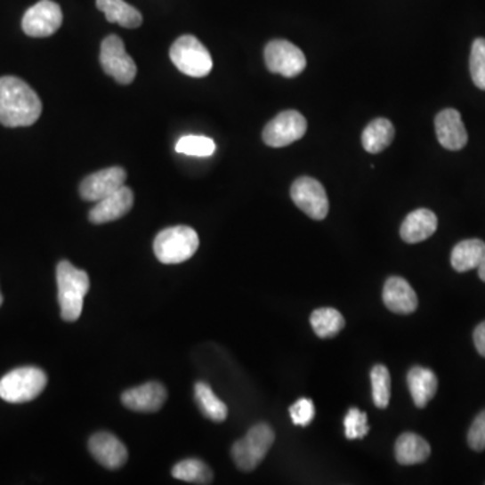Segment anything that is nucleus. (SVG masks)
Listing matches in <instances>:
<instances>
[{"instance_id":"f257e3e1","label":"nucleus","mask_w":485,"mask_h":485,"mask_svg":"<svg viewBox=\"0 0 485 485\" xmlns=\"http://www.w3.org/2000/svg\"><path fill=\"white\" fill-rule=\"evenodd\" d=\"M41 114V99L28 84L12 76L0 77V125L28 127Z\"/></svg>"},{"instance_id":"f03ea898","label":"nucleus","mask_w":485,"mask_h":485,"mask_svg":"<svg viewBox=\"0 0 485 485\" xmlns=\"http://www.w3.org/2000/svg\"><path fill=\"white\" fill-rule=\"evenodd\" d=\"M57 286L62 319L77 321L83 313L84 298L89 290L88 274L70 262L61 261L57 266Z\"/></svg>"},{"instance_id":"7ed1b4c3","label":"nucleus","mask_w":485,"mask_h":485,"mask_svg":"<svg viewBox=\"0 0 485 485\" xmlns=\"http://www.w3.org/2000/svg\"><path fill=\"white\" fill-rule=\"evenodd\" d=\"M200 246V238L193 228L186 225L166 228L154 240V254L164 264H178L189 261Z\"/></svg>"},{"instance_id":"20e7f679","label":"nucleus","mask_w":485,"mask_h":485,"mask_svg":"<svg viewBox=\"0 0 485 485\" xmlns=\"http://www.w3.org/2000/svg\"><path fill=\"white\" fill-rule=\"evenodd\" d=\"M47 384V376L36 367L12 369L0 379V398L9 403H26L36 400Z\"/></svg>"},{"instance_id":"39448f33","label":"nucleus","mask_w":485,"mask_h":485,"mask_svg":"<svg viewBox=\"0 0 485 485\" xmlns=\"http://www.w3.org/2000/svg\"><path fill=\"white\" fill-rule=\"evenodd\" d=\"M275 441V432L267 424H258L248 430L232 447L233 463L240 471L253 472L264 460Z\"/></svg>"},{"instance_id":"423d86ee","label":"nucleus","mask_w":485,"mask_h":485,"mask_svg":"<svg viewBox=\"0 0 485 485\" xmlns=\"http://www.w3.org/2000/svg\"><path fill=\"white\" fill-rule=\"evenodd\" d=\"M170 60L178 70L190 77H206L214 68L208 49L194 36H182L170 47Z\"/></svg>"},{"instance_id":"0eeeda50","label":"nucleus","mask_w":485,"mask_h":485,"mask_svg":"<svg viewBox=\"0 0 485 485\" xmlns=\"http://www.w3.org/2000/svg\"><path fill=\"white\" fill-rule=\"evenodd\" d=\"M267 69L275 75L293 78L305 70L306 59L300 47L285 39H274L264 49Z\"/></svg>"},{"instance_id":"6e6552de","label":"nucleus","mask_w":485,"mask_h":485,"mask_svg":"<svg viewBox=\"0 0 485 485\" xmlns=\"http://www.w3.org/2000/svg\"><path fill=\"white\" fill-rule=\"evenodd\" d=\"M101 64L106 75L123 85H128L135 78V61L125 52V44L117 36H109L101 42Z\"/></svg>"},{"instance_id":"1a4fd4ad","label":"nucleus","mask_w":485,"mask_h":485,"mask_svg":"<svg viewBox=\"0 0 485 485\" xmlns=\"http://www.w3.org/2000/svg\"><path fill=\"white\" fill-rule=\"evenodd\" d=\"M308 130L305 117L295 109L280 112L263 130V141L270 148H286L300 141Z\"/></svg>"},{"instance_id":"9d476101","label":"nucleus","mask_w":485,"mask_h":485,"mask_svg":"<svg viewBox=\"0 0 485 485\" xmlns=\"http://www.w3.org/2000/svg\"><path fill=\"white\" fill-rule=\"evenodd\" d=\"M291 200L311 219L324 220L329 212V200L321 182L311 177H300L290 189Z\"/></svg>"},{"instance_id":"9b49d317","label":"nucleus","mask_w":485,"mask_h":485,"mask_svg":"<svg viewBox=\"0 0 485 485\" xmlns=\"http://www.w3.org/2000/svg\"><path fill=\"white\" fill-rule=\"evenodd\" d=\"M62 20L61 7L56 2L39 0L23 15L22 28L26 36L44 38L53 36L61 28Z\"/></svg>"},{"instance_id":"f8f14e48","label":"nucleus","mask_w":485,"mask_h":485,"mask_svg":"<svg viewBox=\"0 0 485 485\" xmlns=\"http://www.w3.org/2000/svg\"><path fill=\"white\" fill-rule=\"evenodd\" d=\"M125 178H127L125 170L117 166L93 173L81 182V198L92 203L103 200L107 196L125 186Z\"/></svg>"},{"instance_id":"ddd939ff","label":"nucleus","mask_w":485,"mask_h":485,"mask_svg":"<svg viewBox=\"0 0 485 485\" xmlns=\"http://www.w3.org/2000/svg\"><path fill=\"white\" fill-rule=\"evenodd\" d=\"M88 448L97 463L112 471L122 468L128 458L127 448L111 432H101L92 435Z\"/></svg>"},{"instance_id":"4468645a","label":"nucleus","mask_w":485,"mask_h":485,"mask_svg":"<svg viewBox=\"0 0 485 485\" xmlns=\"http://www.w3.org/2000/svg\"><path fill=\"white\" fill-rule=\"evenodd\" d=\"M166 388L158 382H149L123 392L122 403L139 413H156L166 402Z\"/></svg>"},{"instance_id":"2eb2a0df","label":"nucleus","mask_w":485,"mask_h":485,"mask_svg":"<svg viewBox=\"0 0 485 485\" xmlns=\"http://www.w3.org/2000/svg\"><path fill=\"white\" fill-rule=\"evenodd\" d=\"M133 206V193L127 186H122L103 200L97 201L89 212V222L106 224L125 216Z\"/></svg>"},{"instance_id":"dca6fc26","label":"nucleus","mask_w":485,"mask_h":485,"mask_svg":"<svg viewBox=\"0 0 485 485\" xmlns=\"http://www.w3.org/2000/svg\"><path fill=\"white\" fill-rule=\"evenodd\" d=\"M435 133L442 148L458 151L465 148L468 133L461 119L460 112L455 109H444L435 117Z\"/></svg>"},{"instance_id":"f3484780","label":"nucleus","mask_w":485,"mask_h":485,"mask_svg":"<svg viewBox=\"0 0 485 485\" xmlns=\"http://www.w3.org/2000/svg\"><path fill=\"white\" fill-rule=\"evenodd\" d=\"M383 303L388 311L397 314H411L418 308L416 291L405 278L400 277H392L385 280Z\"/></svg>"},{"instance_id":"a211bd4d","label":"nucleus","mask_w":485,"mask_h":485,"mask_svg":"<svg viewBox=\"0 0 485 485\" xmlns=\"http://www.w3.org/2000/svg\"><path fill=\"white\" fill-rule=\"evenodd\" d=\"M437 227H439V219L434 212L424 208L416 209L403 220L400 238L408 245H416L434 235Z\"/></svg>"},{"instance_id":"6ab92c4d","label":"nucleus","mask_w":485,"mask_h":485,"mask_svg":"<svg viewBox=\"0 0 485 485\" xmlns=\"http://www.w3.org/2000/svg\"><path fill=\"white\" fill-rule=\"evenodd\" d=\"M408 385L416 408H424L437 394L439 379L432 369L413 367L408 374Z\"/></svg>"},{"instance_id":"aec40b11","label":"nucleus","mask_w":485,"mask_h":485,"mask_svg":"<svg viewBox=\"0 0 485 485\" xmlns=\"http://www.w3.org/2000/svg\"><path fill=\"white\" fill-rule=\"evenodd\" d=\"M432 453L429 442L414 432H405L395 442V458L400 465L424 463Z\"/></svg>"},{"instance_id":"412c9836","label":"nucleus","mask_w":485,"mask_h":485,"mask_svg":"<svg viewBox=\"0 0 485 485\" xmlns=\"http://www.w3.org/2000/svg\"><path fill=\"white\" fill-rule=\"evenodd\" d=\"M97 9L103 12L109 22L125 28H136L143 22L141 12L125 0H96Z\"/></svg>"},{"instance_id":"4be33fe9","label":"nucleus","mask_w":485,"mask_h":485,"mask_svg":"<svg viewBox=\"0 0 485 485\" xmlns=\"http://www.w3.org/2000/svg\"><path fill=\"white\" fill-rule=\"evenodd\" d=\"M395 127L388 119L372 120L361 135L364 150L369 154H379L394 141Z\"/></svg>"},{"instance_id":"5701e85b","label":"nucleus","mask_w":485,"mask_h":485,"mask_svg":"<svg viewBox=\"0 0 485 485\" xmlns=\"http://www.w3.org/2000/svg\"><path fill=\"white\" fill-rule=\"evenodd\" d=\"M485 253V243L480 238L463 240L453 248L450 262L457 272H466L477 269Z\"/></svg>"},{"instance_id":"b1692460","label":"nucleus","mask_w":485,"mask_h":485,"mask_svg":"<svg viewBox=\"0 0 485 485\" xmlns=\"http://www.w3.org/2000/svg\"><path fill=\"white\" fill-rule=\"evenodd\" d=\"M194 398H196V402H198L201 413L206 418L214 422H222L227 419V405L217 398L208 383H196V385H194Z\"/></svg>"},{"instance_id":"393cba45","label":"nucleus","mask_w":485,"mask_h":485,"mask_svg":"<svg viewBox=\"0 0 485 485\" xmlns=\"http://www.w3.org/2000/svg\"><path fill=\"white\" fill-rule=\"evenodd\" d=\"M311 324L319 338H332L342 332L345 327V319L335 309L319 308L311 313Z\"/></svg>"},{"instance_id":"a878e982","label":"nucleus","mask_w":485,"mask_h":485,"mask_svg":"<svg viewBox=\"0 0 485 485\" xmlns=\"http://www.w3.org/2000/svg\"><path fill=\"white\" fill-rule=\"evenodd\" d=\"M175 479L193 484H211L214 473L204 461L198 458H186L175 464L172 471Z\"/></svg>"},{"instance_id":"bb28decb","label":"nucleus","mask_w":485,"mask_h":485,"mask_svg":"<svg viewBox=\"0 0 485 485\" xmlns=\"http://www.w3.org/2000/svg\"><path fill=\"white\" fill-rule=\"evenodd\" d=\"M372 400L377 408H385L392 400V376L387 367L377 364L371 371Z\"/></svg>"},{"instance_id":"cd10ccee","label":"nucleus","mask_w":485,"mask_h":485,"mask_svg":"<svg viewBox=\"0 0 485 485\" xmlns=\"http://www.w3.org/2000/svg\"><path fill=\"white\" fill-rule=\"evenodd\" d=\"M175 151L190 157H211L216 151V143L208 136H182L175 144Z\"/></svg>"},{"instance_id":"c85d7f7f","label":"nucleus","mask_w":485,"mask_h":485,"mask_svg":"<svg viewBox=\"0 0 485 485\" xmlns=\"http://www.w3.org/2000/svg\"><path fill=\"white\" fill-rule=\"evenodd\" d=\"M469 69L474 85L485 91V38L474 39L469 59Z\"/></svg>"},{"instance_id":"c756f323","label":"nucleus","mask_w":485,"mask_h":485,"mask_svg":"<svg viewBox=\"0 0 485 485\" xmlns=\"http://www.w3.org/2000/svg\"><path fill=\"white\" fill-rule=\"evenodd\" d=\"M345 437L348 440L363 439L368 434L369 426L367 424V414L359 408H352L344 418Z\"/></svg>"},{"instance_id":"7c9ffc66","label":"nucleus","mask_w":485,"mask_h":485,"mask_svg":"<svg viewBox=\"0 0 485 485\" xmlns=\"http://www.w3.org/2000/svg\"><path fill=\"white\" fill-rule=\"evenodd\" d=\"M288 413H290L293 424H297V426L306 427L313 422L316 408H314L313 400H308V398H301L295 405L290 406Z\"/></svg>"},{"instance_id":"2f4dec72","label":"nucleus","mask_w":485,"mask_h":485,"mask_svg":"<svg viewBox=\"0 0 485 485\" xmlns=\"http://www.w3.org/2000/svg\"><path fill=\"white\" fill-rule=\"evenodd\" d=\"M468 444L474 452L485 450V410L472 422L468 432Z\"/></svg>"},{"instance_id":"473e14b6","label":"nucleus","mask_w":485,"mask_h":485,"mask_svg":"<svg viewBox=\"0 0 485 485\" xmlns=\"http://www.w3.org/2000/svg\"><path fill=\"white\" fill-rule=\"evenodd\" d=\"M474 347H476L477 352L485 358V321L477 325L473 333Z\"/></svg>"},{"instance_id":"72a5a7b5","label":"nucleus","mask_w":485,"mask_h":485,"mask_svg":"<svg viewBox=\"0 0 485 485\" xmlns=\"http://www.w3.org/2000/svg\"><path fill=\"white\" fill-rule=\"evenodd\" d=\"M477 269H479L480 279H481L482 282H485V253H484V256H482L481 262H480L479 267H477Z\"/></svg>"},{"instance_id":"f704fd0d","label":"nucleus","mask_w":485,"mask_h":485,"mask_svg":"<svg viewBox=\"0 0 485 485\" xmlns=\"http://www.w3.org/2000/svg\"><path fill=\"white\" fill-rule=\"evenodd\" d=\"M2 303H4V295L0 293V306H2Z\"/></svg>"}]
</instances>
